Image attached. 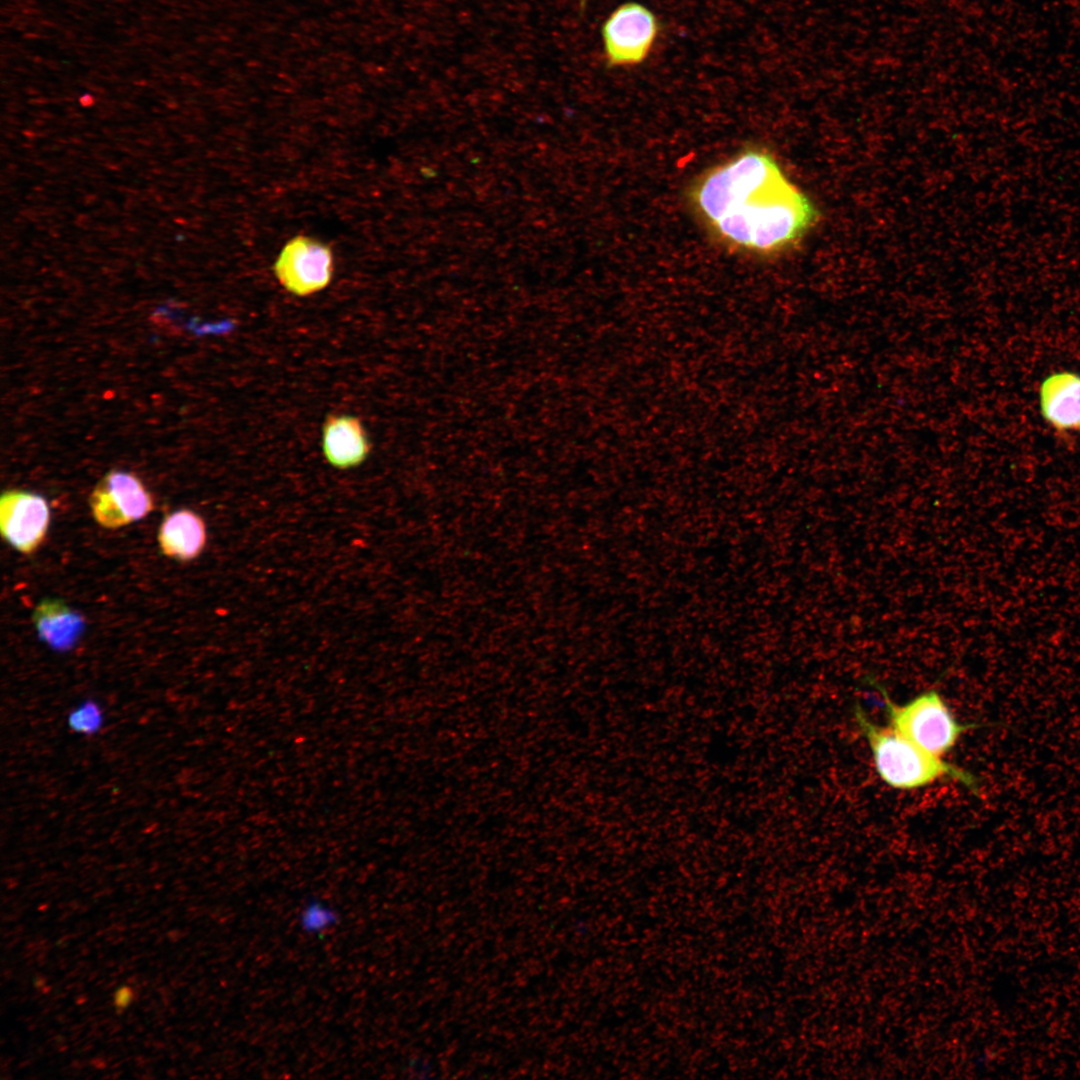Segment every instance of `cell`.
<instances>
[{
    "label": "cell",
    "instance_id": "cell-1",
    "mask_svg": "<svg viewBox=\"0 0 1080 1080\" xmlns=\"http://www.w3.org/2000/svg\"><path fill=\"white\" fill-rule=\"evenodd\" d=\"M689 199L717 238L761 255L791 248L819 218L817 208L773 156L758 149L706 171L691 187Z\"/></svg>",
    "mask_w": 1080,
    "mask_h": 1080
},
{
    "label": "cell",
    "instance_id": "cell-2",
    "mask_svg": "<svg viewBox=\"0 0 1080 1080\" xmlns=\"http://www.w3.org/2000/svg\"><path fill=\"white\" fill-rule=\"evenodd\" d=\"M853 712L870 747L875 769L887 785L913 790L951 779L979 794L977 778L970 772L923 750L891 727L877 725L858 703Z\"/></svg>",
    "mask_w": 1080,
    "mask_h": 1080
},
{
    "label": "cell",
    "instance_id": "cell-3",
    "mask_svg": "<svg viewBox=\"0 0 1080 1080\" xmlns=\"http://www.w3.org/2000/svg\"><path fill=\"white\" fill-rule=\"evenodd\" d=\"M884 699V712L890 727L923 750L942 756L949 752L967 730L977 724L957 721L937 690H927L903 705L894 703L884 687L869 678Z\"/></svg>",
    "mask_w": 1080,
    "mask_h": 1080
},
{
    "label": "cell",
    "instance_id": "cell-4",
    "mask_svg": "<svg viewBox=\"0 0 1080 1080\" xmlns=\"http://www.w3.org/2000/svg\"><path fill=\"white\" fill-rule=\"evenodd\" d=\"M659 31L656 15L645 5L629 1L616 7L601 27L607 66L642 64L650 55Z\"/></svg>",
    "mask_w": 1080,
    "mask_h": 1080
},
{
    "label": "cell",
    "instance_id": "cell-5",
    "mask_svg": "<svg viewBox=\"0 0 1080 1080\" xmlns=\"http://www.w3.org/2000/svg\"><path fill=\"white\" fill-rule=\"evenodd\" d=\"M89 508L105 529L116 530L147 517L154 509L151 492L134 473L111 470L91 491Z\"/></svg>",
    "mask_w": 1080,
    "mask_h": 1080
},
{
    "label": "cell",
    "instance_id": "cell-6",
    "mask_svg": "<svg viewBox=\"0 0 1080 1080\" xmlns=\"http://www.w3.org/2000/svg\"><path fill=\"white\" fill-rule=\"evenodd\" d=\"M333 270L331 249L323 242L304 235L290 239L273 265L279 283L297 296H308L326 288Z\"/></svg>",
    "mask_w": 1080,
    "mask_h": 1080
},
{
    "label": "cell",
    "instance_id": "cell-7",
    "mask_svg": "<svg viewBox=\"0 0 1080 1080\" xmlns=\"http://www.w3.org/2000/svg\"><path fill=\"white\" fill-rule=\"evenodd\" d=\"M51 513L40 494L6 490L0 497V531L4 541L24 555L35 553L46 539Z\"/></svg>",
    "mask_w": 1080,
    "mask_h": 1080
},
{
    "label": "cell",
    "instance_id": "cell-8",
    "mask_svg": "<svg viewBox=\"0 0 1080 1080\" xmlns=\"http://www.w3.org/2000/svg\"><path fill=\"white\" fill-rule=\"evenodd\" d=\"M32 621L39 639L59 653L74 649L86 628L84 615L57 598L41 600L32 613Z\"/></svg>",
    "mask_w": 1080,
    "mask_h": 1080
},
{
    "label": "cell",
    "instance_id": "cell-9",
    "mask_svg": "<svg viewBox=\"0 0 1080 1080\" xmlns=\"http://www.w3.org/2000/svg\"><path fill=\"white\" fill-rule=\"evenodd\" d=\"M1042 417L1058 431H1080V375L1058 371L1048 375L1039 389Z\"/></svg>",
    "mask_w": 1080,
    "mask_h": 1080
},
{
    "label": "cell",
    "instance_id": "cell-10",
    "mask_svg": "<svg viewBox=\"0 0 1080 1080\" xmlns=\"http://www.w3.org/2000/svg\"><path fill=\"white\" fill-rule=\"evenodd\" d=\"M361 421L350 415H328L322 428V450L327 462L338 469L360 465L370 452Z\"/></svg>",
    "mask_w": 1080,
    "mask_h": 1080
},
{
    "label": "cell",
    "instance_id": "cell-11",
    "mask_svg": "<svg viewBox=\"0 0 1080 1080\" xmlns=\"http://www.w3.org/2000/svg\"><path fill=\"white\" fill-rule=\"evenodd\" d=\"M157 541L161 553L166 557L183 562L194 560L207 543L206 523L193 510H175L161 522Z\"/></svg>",
    "mask_w": 1080,
    "mask_h": 1080
},
{
    "label": "cell",
    "instance_id": "cell-12",
    "mask_svg": "<svg viewBox=\"0 0 1080 1080\" xmlns=\"http://www.w3.org/2000/svg\"><path fill=\"white\" fill-rule=\"evenodd\" d=\"M106 722L105 711L100 702L86 698L76 704L66 716V724L75 734L92 737L101 732Z\"/></svg>",
    "mask_w": 1080,
    "mask_h": 1080
},
{
    "label": "cell",
    "instance_id": "cell-13",
    "mask_svg": "<svg viewBox=\"0 0 1080 1080\" xmlns=\"http://www.w3.org/2000/svg\"><path fill=\"white\" fill-rule=\"evenodd\" d=\"M338 921L337 913L325 903L311 899L301 910L300 925L308 933H322Z\"/></svg>",
    "mask_w": 1080,
    "mask_h": 1080
},
{
    "label": "cell",
    "instance_id": "cell-14",
    "mask_svg": "<svg viewBox=\"0 0 1080 1080\" xmlns=\"http://www.w3.org/2000/svg\"><path fill=\"white\" fill-rule=\"evenodd\" d=\"M581 9H584L588 0H579Z\"/></svg>",
    "mask_w": 1080,
    "mask_h": 1080
}]
</instances>
